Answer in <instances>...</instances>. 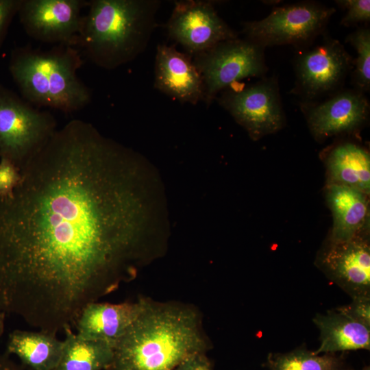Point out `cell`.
I'll use <instances>...</instances> for the list:
<instances>
[{"instance_id":"cell-28","label":"cell","mask_w":370,"mask_h":370,"mask_svg":"<svg viewBox=\"0 0 370 370\" xmlns=\"http://www.w3.org/2000/svg\"><path fill=\"white\" fill-rule=\"evenodd\" d=\"M0 370H25V369L14 362L8 354H0Z\"/></svg>"},{"instance_id":"cell-17","label":"cell","mask_w":370,"mask_h":370,"mask_svg":"<svg viewBox=\"0 0 370 370\" xmlns=\"http://www.w3.org/2000/svg\"><path fill=\"white\" fill-rule=\"evenodd\" d=\"M312 321L320 331L316 354L370 349V328L336 309L317 314Z\"/></svg>"},{"instance_id":"cell-23","label":"cell","mask_w":370,"mask_h":370,"mask_svg":"<svg viewBox=\"0 0 370 370\" xmlns=\"http://www.w3.org/2000/svg\"><path fill=\"white\" fill-rule=\"evenodd\" d=\"M335 2L339 7L347 10L341 22L342 25L349 27L370 21L369 0H341Z\"/></svg>"},{"instance_id":"cell-8","label":"cell","mask_w":370,"mask_h":370,"mask_svg":"<svg viewBox=\"0 0 370 370\" xmlns=\"http://www.w3.org/2000/svg\"><path fill=\"white\" fill-rule=\"evenodd\" d=\"M216 100L253 139L275 132L284 123L278 83L274 76L248 86L232 85Z\"/></svg>"},{"instance_id":"cell-30","label":"cell","mask_w":370,"mask_h":370,"mask_svg":"<svg viewBox=\"0 0 370 370\" xmlns=\"http://www.w3.org/2000/svg\"><path fill=\"white\" fill-rule=\"evenodd\" d=\"M362 370H370V368H369V367L367 366V367H365V368H363Z\"/></svg>"},{"instance_id":"cell-4","label":"cell","mask_w":370,"mask_h":370,"mask_svg":"<svg viewBox=\"0 0 370 370\" xmlns=\"http://www.w3.org/2000/svg\"><path fill=\"white\" fill-rule=\"evenodd\" d=\"M82 64L75 46L44 50L25 45L12 51L8 68L21 97L29 103L72 113L92 99L91 90L77 76Z\"/></svg>"},{"instance_id":"cell-27","label":"cell","mask_w":370,"mask_h":370,"mask_svg":"<svg viewBox=\"0 0 370 370\" xmlns=\"http://www.w3.org/2000/svg\"><path fill=\"white\" fill-rule=\"evenodd\" d=\"M175 370H212V366L206 352H199L186 358Z\"/></svg>"},{"instance_id":"cell-3","label":"cell","mask_w":370,"mask_h":370,"mask_svg":"<svg viewBox=\"0 0 370 370\" xmlns=\"http://www.w3.org/2000/svg\"><path fill=\"white\" fill-rule=\"evenodd\" d=\"M158 0H91L77 47L97 66L115 69L143 53L156 26Z\"/></svg>"},{"instance_id":"cell-14","label":"cell","mask_w":370,"mask_h":370,"mask_svg":"<svg viewBox=\"0 0 370 370\" xmlns=\"http://www.w3.org/2000/svg\"><path fill=\"white\" fill-rule=\"evenodd\" d=\"M154 87L182 103L196 105L204 99L203 79L191 58L166 44L156 48Z\"/></svg>"},{"instance_id":"cell-12","label":"cell","mask_w":370,"mask_h":370,"mask_svg":"<svg viewBox=\"0 0 370 370\" xmlns=\"http://www.w3.org/2000/svg\"><path fill=\"white\" fill-rule=\"evenodd\" d=\"M319 264L328 277L352 298L370 297V247L356 236L344 242H331Z\"/></svg>"},{"instance_id":"cell-2","label":"cell","mask_w":370,"mask_h":370,"mask_svg":"<svg viewBox=\"0 0 370 370\" xmlns=\"http://www.w3.org/2000/svg\"><path fill=\"white\" fill-rule=\"evenodd\" d=\"M210 345L196 307L144 297L138 317L114 342L106 370H175Z\"/></svg>"},{"instance_id":"cell-10","label":"cell","mask_w":370,"mask_h":370,"mask_svg":"<svg viewBox=\"0 0 370 370\" xmlns=\"http://www.w3.org/2000/svg\"><path fill=\"white\" fill-rule=\"evenodd\" d=\"M166 30L172 40L193 56L221 42L238 38L210 1H175Z\"/></svg>"},{"instance_id":"cell-18","label":"cell","mask_w":370,"mask_h":370,"mask_svg":"<svg viewBox=\"0 0 370 370\" xmlns=\"http://www.w3.org/2000/svg\"><path fill=\"white\" fill-rule=\"evenodd\" d=\"M63 349V340L43 331L15 330L6 343L8 355L14 354L22 366L31 370H53L58 365Z\"/></svg>"},{"instance_id":"cell-26","label":"cell","mask_w":370,"mask_h":370,"mask_svg":"<svg viewBox=\"0 0 370 370\" xmlns=\"http://www.w3.org/2000/svg\"><path fill=\"white\" fill-rule=\"evenodd\" d=\"M21 3V0H0V48L12 19L18 14Z\"/></svg>"},{"instance_id":"cell-7","label":"cell","mask_w":370,"mask_h":370,"mask_svg":"<svg viewBox=\"0 0 370 370\" xmlns=\"http://www.w3.org/2000/svg\"><path fill=\"white\" fill-rule=\"evenodd\" d=\"M334 8L305 1L275 8L265 18L245 22V38L260 47L307 45L325 28Z\"/></svg>"},{"instance_id":"cell-11","label":"cell","mask_w":370,"mask_h":370,"mask_svg":"<svg viewBox=\"0 0 370 370\" xmlns=\"http://www.w3.org/2000/svg\"><path fill=\"white\" fill-rule=\"evenodd\" d=\"M353 65L343 45L328 38L298 58L293 91L301 95L305 101H310L337 88Z\"/></svg>"},{"instance_id":"cell-5","label":"cell","mask_w":370,"mask_h":370,"mask_svg":"<svg viewBox=\"0 0 370 370\" xmlns=\"http://www.w3.org/2000/svg\"><path fill=\"white\" fill-rule=\"evenodd\" d=\"M56 130L52 114L0 84V158L21 169Z\"/></svg>"},{"instance_id":"cell-25","label":"cell","mask_w":370,"mask_h":370,"mask_svg":"<svg viewBox=\"0 0 370 370\" xmlns=\"http://www.w3.org/2000/svg\"><path fill=\"white\" fill-rule=\"evenodd\" d=\"M352 299L350 304L336 310L370 328V297H356Z\"/></svg>"},{"instance_id":"cell-16","label":"cell","mask_w":370,"mask_h":370,"mask_svg":"<svg viewBox=\"0 0 370 370\" xmlns=\"http://www.w3.org/2000/svg\"><path fill=\"white\" fill-rule=\"evenodd\" d=\"M366 195L350 186L329 185L327 197L334 219L331 242H344L358 236L368 217Z\"/></svg>"},{"instance_id":"cell-1","label":"cell","mask_w":370,"mask_h":370,"mask_svg":"<svg viewBox=\"0 0 370 370\" xmlns=\"http://www.w3.org/2000/svg\"><path fill=\"white\" fill-rule=\"evenodd\" d=\"M140 156L74 119L0 199V312L57 335L145 259Z\"/></svg>"},{"instance_id":"cell-22","label":"cell","mask_w":370,"mask_h":370,"mask_svg":"<svg viewBox=\"0 0 370 370\" xmlns=\"http://www.w3.org/2000/svg\"><path fill=\"white\" fill-rule=\"evenodd\" d=\"M357 51L353 79L356 90L361 92L369 91L370 88V30L360 27L347 37Z\"/></svg>"},{"instance_id":"cell-19","label":"cell","mask_w":370,"mask_h":370,"mask_svg":"<svg viewBox=\"0 0 370 370\" xmlns=\"http://www.w3.org/2000/svg\"><path fill=\"white\" fill-rule=\"evenodd\" d=\"M327 164L333 184L369 193L370 157L363 148L352 143L338 145L330 151Z\"/></svg>"},{"instance_id":"cell-24","label":"cell","mask_w":370,"mask_h":370,"mask_svg":"<svg viewBox=\"0 0 370 370\" xmlns=\"http://www.w3.org/2000/svg\"><path fill=\"white\" fill-rule=\"evenodd\" d=\"M21 180V169L11 160L0 158V199L10 195Z\"/></svg>"},{"instance_id":"cell-21","label":"cell","mask_w":370,"mask_h":370,"mask_svg":"<svg viewBox=\"0 0 370 370\" xmlns=\"http://www.w3.org/2000/svg\"><path fill=\"white\" fill-rule=\"evenodd\" d=\"M271 370H345L334 354L319 355L299 348L288 353H271L267 360Z\"/></svg>"},{"instance_id":"cell-6","label":"cell","mask_w":370,"mask_h":370,"mask_svg":"<svg viewBox=\"0 0 370 370\" xmlns=\"http://www.w3.org/2000/svg\"><path fill=\"white\" fill-rule=\"evenodd\" d=\"M264 49L247 38L238 37L193 56V63L203 79V101L207 108L219 93L237 82L265 74L267 67Z\"/></svg>"},{"instance_id":"cell-9","label":"cell","mask_w":370,"mask_h":370,"mask_svg":"<svg viewBox=\"0 0 370 370\" xmlns=\"http://www.w3.org/2000/svg\"><path fill=\"white\" fill-rule=\"evenodd\" d=\"M86 0H21L20 22L31 38L42 42L77 47L82 11Z\"/></svg>"},{"instance_id":"cell-15","label":"cell","mask_w":370,"mask_h":370,"mask_svg":"<svg viewBox=\"0 0 370 370\" xmlns=\"http://www.w3.org/2000/svg\"><path fill=\"white\" fill-rule=\"evenodd\" d=\"M144 297L137 301L119 304L94 301L82 310L74 327L84 339L114 343L129 328L141 312Z\"/></svg>"},{"instance_id":"cell-20","label":"cell","mask_w":370,"mask_h":370,"mask_svg":"<svg viewBox=\"0 0 370 370\" xmlns=\"http://www.w3.org/2000/svg\"><path fill=\"white\" fill-rule=\"evenodd\" d=\"M71 328L63 331L62 355L53 370H106L112 359L113 344L82 338Z\"/></svg>"},{"instance_id":"cell-13","label":"cell","mask_w":370,"mask_h":370,"mask_svg":"<svg viewBox=\"0 0 370 370\" xmlns=\"http://www.w3.org/2000/svg\"><path fill=\"white\" fill-rule=\"evenodd\" d=\"M302 106L307 110L312 134L321 138L357 129L369 112L368 99L356 89L343 90L323 102Z\"/></svg>"},{"instance_id":"cell-29","label":"cell","mask_w":370,"mask_h":370,"mask_svg":"<svg viewBox=\"0 0 370 370\" xmlns=\"http://www.w3.org/2000/svg\"><path fill=\"white\" fill-rule=\"evenodd\" d=\"M5 317L6 315L4 313L0 312V337L4 332Z\"/></svg>"}]
</instances>
